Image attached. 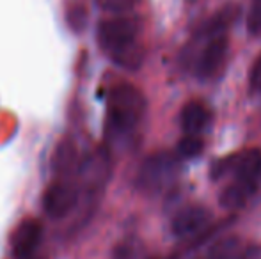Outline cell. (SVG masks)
Segmentation results:
<instances>
[{"instance_id": "18", "label": "cell", "mask_w": 261, "mask_h": 259, "mask_svg": "<svg viewBox=\"0 0 261 259\" xmlns=\"http://www.w3.org/2000/svg\"><path fill=\"white\" fill-rule=\"evenodd\" d=\"M249 85H251L252 93H261V55L256 59V63H254V66H252V69H251Z\"/></svg>"}, {"instance_id": "19", "label": "cell", "mask_w": 261, "mask_h": 259, "mask_svg": "<svg viewBox=\"0 0 261 259\" xmlns=\"http://www.w3.org/2000/svg\"><path fill=\"white\" fill-rule=\"evenodd\" d=\"M259 254H261V249H259V247L252 245V247H245V250L238 252L233 259H258Z\"/></svg>"}, {"instance_id": "12", "label": "cell", "mask_w": 261, "mask_h": 259, "mask_svg": "<svg viewBox=\"0 0 261 259\" xmlns=\"http://www.w3.org/2000/svg\"><path fill=\"white\" fill-rule=\"evenodd\" d=\"M234 174L237 180L256 181L261 174V149H247L242 155L234 156Z\"/></svg>"}, {"instance_id": "10", "label": "cell", "mask_w": 261, "mask_h": 259, "mask_svg": "<svg viewBox=\"0 0 261 259\" xmlns=\"http://www.w3.org/2000/svg\"><path fill=\"white\" fill-rule=\"evenodd\" d=\"M212 114L203 103L199 101H190L183 107L179 121H181V128L187 135H197L208 126Z\"/></svg>"}, {"instance_id": "16", "label": "cell", "mask_w": 261, "mask_h": 259, "mask_svg": "<svg viewBox=\"0 0 261 259\" xmlns=\"http://www.w3.org/2000/svg\"><path fill=\"white\" fill-rule=\"evenodd\" d=\"M141 247L137 245L135 242H124V243H119L114 250V259H134L135 256L139 254Z\"/></svg>"}, {"instance_id": "5", "label": "cell", "mask_w": 261, "mask_h": 259, "mask_svg": "<svg viewBox=\"0 0 261 259\" xmlns=\"http://www.w3.org/2000/svg\"><path fill=\"white\" fill-rule=\"evenodd\" d=\"M137 32L139 27L134 20H130V18H112V20H105L100 23L98 41H100L101 48L109 55H112L117 50L137 41Z\"/></svg>"}, {"instance_id": "2", "label": "cell", "mask_w": 261, "mask_h": 259, "mask_svg": "<svg viewBox=\"0 0 261 259\" xmlns=\"http://www.w3.org/2000/svg\"><path fill=\"white\" fill-rule=\"evenodd\" d=\"M179 172V158L171 151H158L141 163L135 178V187L146 195H158L176 181Z\"/></svg>"}, {"instance_id": "11", "label": "cell", "mask_w": 261, "mask_h": 259, "mask_svg": "<svg viewBox=\"0 0 261 259\" xmlns=\"http://www.w3.org/2000/svg\"><path fill=\"white\" fill-rule=\"evenodd\" d=\"M79 156H76V149L75 144H73L69 138L62 140L61 144L57 146L54 155V172L57 174V178H69L75 170H79Z\"/></svg>"}, {"instance_id": "8", "label": "cell", "mask_w": 261, "mask_h": 259, "mask_svg": "<svg viewBox=\"0 0 261 259\" xmlns=\"http://www.w3.org/2000/svg\"><path fill=\"white\" fill-rule=\"evenodd\" d=\"M227 55V39L226 36H215L203 50L197 63V76L203 80L213 78L222 69Z\"/></svg>"}, {"instance_id": "4", "label": "cell", "mask_w": 261, "mask_h": 259, "mask_svg": "<svg viewBox=\"0 0 261 259\" xmlns=\"http://www.w3.org/2000/svg\"><path fill=\"white\" fill-rule=\"evenodd\" d=\"M80 199V187L69 178H57L43 195V208L52 218H64L76 208Z\"/></svg>"}, {"instance_id": "13", "label": "cell", "mask_w": 261, "mask_h": 259, "mask_svg": "<svg viewBox=\"0 0 261 259\" xmlns=\"http://www.w3.org/2000/svg\"><path fill=\"white\" fill-rule=\"evenodd\" d=\"M110 59L124 69H137V68H141L142 61H144V50L135 41V43H132V45L124 46V48L117 50L116 53H112Z\"/></svg>"}, {"instance_id": "1", "label": "cell", "mask_w": 261, "mask_h": 259, "mask_svg": "<svg viewBox=\"0 0 261 259\" xmlns=\"http://www.w3.org/2000/svg\"><path fill=\"white\" fill-rule=\"evenodd\" d=\"M146 112V98L135 85L119 83L109 98V119L116 133H130L137 128Z\"/></svg>"}, {"instance_id": "9", "label": "cell", "mask_w": 261, "mask_h": 259, "mask_svg": "<svg viewBox=\"0 0 261 259\" xmlns=\"http://www.w3.org/2000/svg\"><path fill=\"white\" fill-rule=\"evenodd\" d=\"M256 181H244L237 180L234 183L227 185L219 195V203L226 210H238V208L245 206L252 195L256 194Z\"/></svg>"}, {"instance_id": "17", "label": "cell", "mask_w": 261, "mask_h": 259, "mask_svg": "<svg viewBox=\"0 0 261 259\" xmlns=\"http://www.w3.org/2000/svg\"><path fill=\"white\" fill-rule=\"evenodd\" d=\"M247 27L251 34H256V36L261 34V0H258V2L252 6L251 13H249V18H247Z\"/></svg>"}, {"instance_id": "14", "label": "cell", "mask_w": 261, "mask_h": 259, "mask_svg": "<svg viewBox=\"0 0 261 259\" xmlns=\"http://www.w3.org/2000/svg\"><path fill=\"white\" fill-rule=\"evenodd\" d=\"M238 252H240V238L231 235L215 242L213 247H210L208 259H233Z\"/></svg>"}, {"instance_id": "15", "label": "cell", "mask_w": 261, "mask_h": 259, "mask_svg": "<svg viewBox=\"0 0 261 259\" xmlns=\"http://www.w3.org/2000/svg\"><path fill=\"white\" fill-rule=\"evenodd\" d=\"M203 149H204V142L197 135H187L178 144V153L181 156H185V158H194V156L201 155Z\"/></svg>"}, {"instance_id": "3", "label": "cell", "mask_w": 261, "mask_h": 259, "mask_svg": "<svg viewBox=\"0 0 261 259\" xmlns=\"http://www.w3.org/2000/svg\"><path fill=\"white\" fill-rule=\"evenodd\" d=\"M79 187L91 204L98 203V197L105 190L112 174V158L107 148H98L91 151L79 165Z\"/></svg>"}, {"instance_id": "7", "label": "cell", "mask_w": 261, "mask_h": 259, "mask_svg": "<svg viewBox=\"0 0 261 259\" xmlns=\"http://www.w3.org/2000/svg\"><path fill=\"white\" fill-rule=\"evenodd\" d=\"M43 238V227L38 220H23L13 233L11 238V249H13L14 257L27 259L36 252L38 245Z\"/></svg>"}, {"instance_id": "6", "label": "cell", "mask_w": 261, "mask_h": 259, "mask_svg": "<svg viewBox=\"0 0 261 259\" xmlns=\"http://www.w3.org/2000/svg\"><path fill=\"white\" fill-rule=\"evenodd\" d=\"M210 220H212V213H210V210H206V208L187 206L174 215L171 224V231L176 238H190V236L206 229Z\"/></svg>"}]
</instances>
